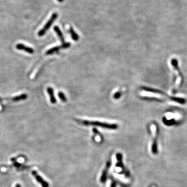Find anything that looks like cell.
<instances>
[{
  "label": "cell",
  "instance_id": "obj_10",
  "mask_svg": "<svg viewBox=\"0 0 187 187\" xmlns=\"http://www.w3.org/2000/svg\"><path fill=\"white\" fill-rule=\"evenodd\" d=\"M54 29L55 31L56 32V33H57V35L58 36V37L59 38L60 40L62 42V43H64V42H65V40H64V38H63V35L62 34V32L61 31H60V30L59 28L57 26H55L54 28Z\"/></svg>",
  "mask_w": 187,
  "mask_h": 187
},
{
  "label": "cell",
  "instance_id": "obj_6",
  "mask_svg": "<svg viewBox=\"0 0 187 187\" xmlns=\"http://www.w3.org/2000/svg\"><path fill=\"white\" fill-rule=\"evenodd\" d=\"M117 166L119 167V168H121L123 169V171L124 172V174L126 176H130V173L128 172V171H127L125 169L124 167L123 166V164L122 162V156L121 153H119L117 154Z\"/></svg>",
  "mask_w": 187,
  "mask_h": 187
},
{
  "label": "cell",
  "instance_id": "obj_19",
  "mask_svg": "<svg viewBox=\"0 0 187 187\" xmlns=\"http://www.w3.org/2000/svg\"><path fill=\"white\" fill-rule=\"evenodd\" d=\"M58 1L59 2H62L63 1V0H58Z\"/></svg>",
  "mask_w": 187,
  "mask_h": 187
},
{
  "label": "cell",
  "instance_id": "obj_18",
  "mask_svg": "<svg viewBox=\"0 0 187 187\" xmlns=\"http://www.w3.org/2000/svg\"><path fill=\"white\" fill-rule=\"evenodd\" d=\"M15 187H21L20 185L19 184H16Z\"/></svg>",
  "mask_w": 187,
  "mask_h": 187
},
{
  "label": "cell",
  "instance_id": "obj_4",
  "mask_svg": "<svg viewBox=\"0 0 187 187\" xmlns=\"http://www.w3.org/2000/svg\"><path fill=\"white\" fill-rule=\"evenodd\" d=\"M152 130L153 131V138L152 140V152L154 154H156L157 153V137L158 135V128L157 127L153 125L152 126Z\"/></svg>",
  "mask_w": 187,
  "mask_h": 187
},
{
  "label": "cell",
  "instance_id": "obj_11",
  "mask_svg": "<svg viewBox=\"0 0 187 187\" xmlns=\"http://www.w3.org/2000/svg\"><path fill=\"white\" fill-rule=\"evenodd\" d=\"M27 98V94H21L20 95L18 96H16L12 99V100L14 101H18L26 99Z\"/></svg>",
  "mask_w": 187,
  "mask_h": 187
},
{
  "label": "cell",
  "instance_id": "obj_16",
  "mask_svg": "<svg viewBox=\"0 0 187 187\" xmlns=\"http://www.w3.org/2000/svg\"><path fill=\"white\" fill-rule=\"evenodd\" d=\"M117 184V182L114 179H112L111 183L110 185V187H116Z\"/></svg>",
  "mask_w": 187,
  "mask_h": 187
},
{
  "label": "cell",
  "instance_id": "obj_12",
  "mask_svg": "<svg viewBox=\"0 0 187 187\" xmlns=\"http://www.w3.org/2000/svg\"><path fill=\"white\" fill-rule=\"evenodd\" d=\"M69 31H70V34H71V36H72V38L73 40L77 41V40H78V39H79L78 35L76 34V33L75 32V31H74L72 27H70V29H69Z\"/></svg>",
  "mask_w": 187,
  "mask_h": 187
},
{
  "label": "cell",
  "instance_id": "obj_3",
  "mask_svg": "<svg viewBox=\"0 0 187 187\" xmlns=\"http://www.w3.org/2000/svg\"><path fill=\"white\" fill-rule=\"evenodd\" d=\"M57 17H58V15L57 13H54L51 18L49 19L48 21L47 22V23L45 24V25L44 26V27L40 31H39V33H38V35L39 36H43L44 35L45 33H46L48 29L51 27L52 24L54 22L55 20L57 19Z\"/></svg>",
  "mask_w": 187,
  "mask_h": 187
},
{
  "label": "cell",
  "instance_id": "obj_1",
  "mask_svg": "<svg viewBox=\"0 0 187 187\" xmlns=\"http://www.w3.org/2000/svg\"><path fill=\"white\" fill-rule=\"evenodd\" d=\"M171 64L175 76V80L174 81V85L173 88V91L174 93L178 89L179 86L182 84V77L179 71V69L178 67V63L176 60H172Z\"/></svg>",
  "mask_w": 187,
  "mask_h": 187
},
{
  "label": "cell",
  "instance_id": "obj_13",
  "mask_svg": "<svg viewBox=\"0 0 187 187\" xmlns=\"http://www.w3.org/2000/svg\"><path fill=\"white\" fill-rule=\"evenodd\" d=\"M61 48V47L56 46L53 47L51 49H48L47 51L46 52V54L47 55H51L53 53H54L55 52H57L59 50L60 48Z\"/></svg>",
  "mask_w": 187,
  "mask_h": 187
},
{
  "label": "cell",
  "instance_id": "obj_7",
  "mask_svg": "<svg viewBox=\"0 0 187 187\" xmlns=\"http://www.w3.org/2000/svg\"><path fill=\"white\" fill-rule=\"evenodd\" d=\"M111 165V161L110 160L107 161L106 167L102 171V173L101 177H100V182H106V178H107L108 173L109 169L110 168Z\"/></svg>",
  "mask_w": 187,
  "mask_h": 187
},
{
  "label": "cell",
  "instance_id": "obj_8",
  "mask_svg": "<svg viewBox=\"0 0 187 187\" xmlns=\"http://www.w3.org/2000/svg\"><path fill=\"white\" fill-rule=\"evenodd\" d=\"M16 48L19 50H23L25 52H27L30 54H33L34 53V50L31 47H27L24 45L23 44H18L16 45Z\"/></svg>",
  "mask_w": 187,
  "mask_h": 187
},
{
  "label": "cell",
  "instance_id": "obj_9",
  "mask_svg": "<svg viewBox=\"0 0 187 187\" xmlns=\"http://www.w3.org/2000/svg\"><path fill=\"white\" fill-rule=\"evenodd\" d=\"M47 91L48 94H49L51 102H52V104H55L56 102V99L55 97L53 89L51 87H48L47 89Z\"/></svg>",
  "mask_w": 187,
  "mask_h": 187
},
{
  "label": "cell",
  "instance_id": "obj_17",
  "mask_svg": "<svg viewBox=\"0 0 187 187\" xmlns=\"http://www.w3.org/2000/svg\"><path fill=\"white\" fill-rule=\"evenodd\" d=\"M121 96V92H117L114 95V98L115 99H119V97Z\"/></svg>",
  "mask_w": 187,
  "mask_h": 187
},
{
  "label": "cell",
  "instance_id": "obj_20",
  "mask_svg": "<svg viewBox=\"0 0 187 187\" xmlns=\"http://www.w3.org/2000/svg\"></svg>",
  "mask_w": 187,
  "mask_h": 187
},
{
  "label": "cell",
  "instance_id": "obj_2",
  "mask_svg": "<svg viewBox=\"0 0 187 187\" xmlns=\"http://www.w3.org/2000/svg\"><path fill=\"white\" fill-rule=\"evenodd\" d=\"M78 122L82 124L87 126H96L99 127L105 128L109 130H116L118 128V125L116 124H109L104 122H98V121H89L87 120H78Z\"/></svg>",
  "mask_w": 187,
  "mask_h": 187
},
{
  "label": "cell",
  "instance_id": "obj_15",
  "mask_svg": "<svg viewBox=\"0 0 187 187\" xmlns=\"http://www.w3.org/2000/svg\"><path fill=\"white\" fill-rule=\"evenodd\" d=\"M70 46V44L69 43H64L63 45H61V48H68Z\"/></svg>",
  "mask_w": 187,
  "mask_h": 187
},
{
  "label": "cell",
  "instance_id": "obj_14",
  "mask_svg": "<svg viewBox=\"0 0 187 187\" xmlns=\"http://www.w3.org/2000/svg\"><path fill=\"white\" fill-rule=\"evenodd\" d=\"M58 96H59L60 99H61V100L63 101V102H66L67 100L66 96H65V94L62 92H59L58 93Z\"/></svg>",
  "mask_w": 187,
  "mask_h": 187
},
{
  "label": "cell",
  "instance_id": "obj_5",
  "mask_svg": "<svg viewBox=\"0 0 187 187\" xmlns=\"http://www.w3.org/2000/svg\"><path fill=\"white\" fill-rule=\"evenodd\" d=\"M31 173H32V175L34 177V178L36 179V181L41 184L42 187H49V184H48V182H46V181H45L44 179H43V178L38 173V172L36 171L33 170L31 172Z\"/></svg>",
  "mask_w": 187,
  "mask_h": 187
}]
</instances>
